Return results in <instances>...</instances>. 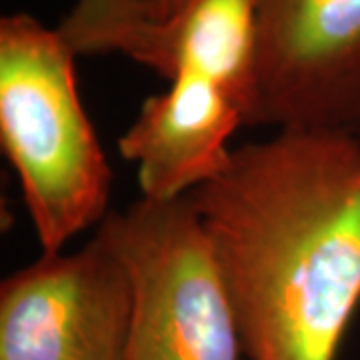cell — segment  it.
<instances>
[{"label": "cell", "instance_id": "4", "mask_svg": "<svg viewBox=\"0 0 360 360\" xmlns=\"http://www.w3.org/2000/svg\"><path fill=\"white\" fill-rule=\"evenodd\" d=\"M246 127L360 141V0H258Z\"/></svg>", "mask_w": 360, "mask_h": 360}, {"label": "cell", "instance_id": "6", "mask_svg": "<svg viewBox=\"0 0 360 360\" xmlns=\"http://www.w3.org/2000/svg\"><path fill=\"white\" fill-rule=\"evenodd\" d=\"M258 0H188L155 14L144 0H78L56 30L75 54L120 52L168 82L217 78L245 103L255 92Z\"/></svg>", "mask_w": 360, "mask_h": 360}, {"label": "cell", "instance_id": "1", "mask_svg": "<svg viewBox=\"0 0 360 360\" xmlns=\"http://www.w3.org/2000/svg\"><path fill=\"white\" fill-rule=\"evenodd\" d=\"M250 360H336L360 304V141L276 130L188 194Z\"/></svg>", "mask_w": 360, "mask_h": 360}, {"label": "cell", "instance_id": "8", "mask_svg": "<svg viewBox=\"0 0 360 360\" xmlns=\"http://www.w3.org/2000/svg\"><path fill=\"white\" fill-rule=\"evenodd\" d=\"M146 2V6L153 11L155 14H170L174 13V11H179L180 6H184L188 0H144Z\"/></svg>", "mask_w": 360, "mask_h": 360}, {"label": "cell", "instance_id": "3", "mask_svg": "<svg viewBox=\"0 0 360 360\" xmlns=\"http://www.w3.org/2000/svg\"><path fill=\"white\" fill-rule=\"evenodd\" d=\"M132 278L124 360H238L240 335L191 196L139 198L98 224Z\"/></svg>", "mask_w": 360, "mask_h": 360}, {"label": "cell", "instance_id": "7", "mask_svg": "<svg viewBox=\"0 0 360 360\" xmlns=\"http://www.w3.org/2000/svg\"><path fill=\"white\" fill-rule=\"evenodd\" d=\"M245 124V103L229 86L184 75L142 103L118 150L136 165L142 198L179 200L229 167L232 134Z\"/></svg>", "mask_w": 360, "mask_h": 360}, {"label": "cell", "instance_id": "5", "mask_svg": "<svg viewBox=\"0 0 360 360\" xmlns=\"http://www.w3.org/2000/svg\"><path fill=\"white\" fill-rule=\"evenodd\" d=\"M132 278L101 232L78 252H42L0 286V360H124Z\"/></svg>", "mask_w": 360, "mask_h": 360}, {"label": "cell", "instance_id": "2", "mask_svg": "<svg viewBox=\"0 0 360 360\" xmlns=\"http://www.w3.org/2000/svg\"><path fill=\"white\" fill-rule=\"evenodd\" d=\"M75 51L30 14L0 20V142L42 252L108 210L112 170L78 94Z\"/></svg>", "mask_w": 360, "mask_h": 360}]
</instances>
